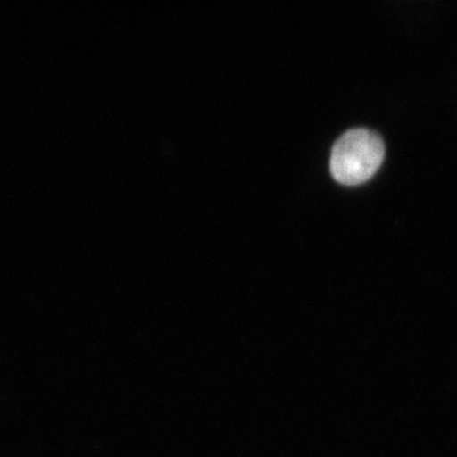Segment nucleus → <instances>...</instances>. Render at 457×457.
<instances>
[{
  "instance_id": "1",
  "label": "nucleus",
  "mask_w": 457,
  "mask_h": 457,
  "mask_svg": "<svg viewBox=\"0 0 457 457\" xmlns=\"http://www.w3.org/2000/svg\"><path fill=\"white\" fill-rule=\"evenodd\" d=\"M384 156V143L378 134L354 129L343 134L333 146L330 173L342 185H361L374 176Z\"/></svg>"
}]
</instances>
